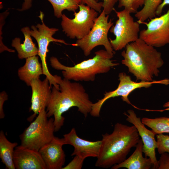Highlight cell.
Here are the masks:
<instances>
[{"label": "cell", "instance_id": "cell-5", "mask_svg": "<svg viewBox=\"0 0 169 169\" xmlns=\"http://www.w3.org/2000/svg\"><path fill=\"white\" fill-rule=\"evenodd\" d=\"M45 108L39 112L35 119L19 135L21 145L38 151L45 144L53 139L55 132L54 119H49Z\"/></svg>", "mask_w": 169, "mask_h": 169}, {"label": "cell", "instance_id": "cell-9", "mask_svg": "<svg viewBox=\"0 0 169 169\" xmlns=\"http://www.w3.org/2000/svg\"><path fill=\"white\" fill-rule=\"evenodd\" d=\"M44 16L43 13L40 11L38 17L41 20L42 24L38 23L36 26L32 25L31 26V35L35 39L38 43V55L41 60L43 74L48 79L51 87L52 85H53L57 89H59V85L56 75H52L50 73L48 68L46 61L47 53L49 51L48 48L49 43L52 42L65 45L69 44L66 43L63 39H56L53 37V35L59 30V29L54 28H49L46 25L43 21Z\"/></svg>", "mask_w": 169, "mask_h": 169}, {"label": "cell", "instance_id": "cell-15", "mask_svg": "<svg viewBox=\"0 0 169 169\" xmlns=\"http://www.w3.org/2000/svg\"><path fill=\"white\" fill-rule=\"evenodd\" d=\"M64 145L63 138L54 136L39 150L47 169H62L65 161V155L62 148Z\"/></svg>", "mask_w": 169, "mask_h": 169}, {"label": "cell", "instance_id": "cell-33", "mask_svg": "<svg viewBox=\"0 0 169 169\" xmlns=\"http://www.w3.org/2000/svg\"><path fill=\"white\" fill-rule=\"evenodd\" d=\"M163 107L164 108H169V101L164 103L163 105Z\"/></svg>", "mask_w": 169, "mask_h": 169}, {"label": "cell", "instance_id": "cell-30", "mask_svg": "<svg viewBox=\"0 0 169 169\" xmlns=\"http://www.w3.org/2000/svg\"><path fill=\"white\" fill-rule=\"evenodd\" d=\"M8 99V96L6 93L3 91L0 93V119H2L5 117V114L3 110V105L4 102Z\"/></svg>", "mask_w": 169, "mask_h": 169}, {"label": "cell", "instance_id": "cell-32", "mask_svg": "<svg viewBox=\"0 0 169 169\" xmlns=\"http://www.w3.org/2000/svg\"><path fill=\"white\" fill-rule=\"evenodd\" d=\"M33 0H24L22 7L17 10L20 11H22L30 9L32 6V3Z\"/></svg>", "mask_w": 169, "mask_h": 169}, {"label": "cell", "instance_id": "cell-10", "mask_svg": "<svg viewBox=\"0 0 169 169\" xmlns=\"http://www.w3.org/2000/svg\"><path fill=\"white\" fill-rule=\"evenodd\" d=\"M144 24L146 29L140 31L139 38L154 47H163L169 44V8L166 12L159 17L151 18Z\"/></svg>", "mask_w": 169, "mask_h": 169}, {"label": "cell", "instance_id": "cell-14", "mask_svg": "<svg viewBox=\"0 0 169 169\" xmlns=\"http://www.w3.org/2000/svg\"><path fill=\"white\" fill-rule=\"evenodd\" d=\"M30 86L32 95L29 111L33 113L27 119L30 122L33 121L42 109L46 107L51 93V87L46 77L43 81L39 78L32 80Z\"/></svg>", "mask_w": 169, "mask_h": 169}, {"label": "cell", "instance_id": "cell-31", "mask_svg": "<svg viewBox=\"0 0 169 169\" xmlns=\"http://www.w3.org/2000/svg\"><path fill=\"white\" fill-rule=\"evenodd\" d=\"M168 5H169V0H163L162 3L157 8L155 13L156 15L158 16H160L164 7Z\"/></svg>", "mask_w": 169, "mask_h": 169}, {"label": "cell", "instance_id": "cell-29", "mask_svg": "<svg viewBox=\"0 0 169 169\" xmlns=\"http://www.w3.org/2000/svg\"><path fill=\"white\" fill-rule=\"evenodd\" d=\"M158 163V169H169V154L166 152L161 154Z\"/></svg>", "mask_w": 169, "mask_h": 169}, {"label": "cell", "instance_id": "cell-6", "mask_svg": "<svg viewBox=\"0 0 169 169\" xmlns=\"http://www.w3.org/2000/svg\"><path fill=\"white\" fill-rule=\"evenodd\" d=\"M109 18V15L102 10L89 33L71 45L79 47L85 56L89 55L93 49L99 45L103 46L106 51L114 54L115 52L108 37V32L114 23L111 19L108 20Z\"/></svg>", "mask_w": 169, "mask_h": 169}, {"label": "cell", "instance_id": "cell-17", "mask_svg": "<svg viewBox=\"0 0 169 169\" xmlns=\"http://www.w3.org/2000/svg\"><path fill=\"white\" fill-rule=\"evenodd\" d=\"M143 143L140 139L132 155L120 163L113 166L111 169L125 168L128 169H150L153 164L149 158L143 157L142 155Z\"/></svg>", "mask_w": 169, "mask_h": 169}, {"label": "cell", "instance_id": "cell-27", "mask_svg": "<svg viewBox=\"0 0 169 169\" xmlns=\"http://www.w3.org/2000/svg\"><path fill=\"white\" fill-rule=\"evenodd\" d=\"M98 2L100 0H95ZM103 2L102 10L106 15H109L113 10L114 7L118 0H102Z\"/></svg>", "mask_w": 169, "mask_h": 169}, {"label": "cell", "instance_id": "cell-16", "mask_svg": "<svg viewBox=\"0 0 169 169\" xmlns=\"http://www.w3.org/2000/svg\"><path fill=\"white\" fill-rule=\"evenodd\" d=\"M13 161L17 169H47L38 151L20 145L14 149Z\"/></svg>", "mask_w": 169, "mask_h": 169}, {"label": "cell", "instance_id": "cell-3", "mask_svg": "<svg viewBox=\"0 0 169 169\" xmlns=\"http://www.w3.org/2000/svg\"><path fill=\"white\" fill-rule=\"evenodd\" d=\"M121 63L126 66L136 80L150 82L158 76L159 69L163 65L161 53L154 47L139 38L128 44L121 53Z\"/></svg>", "mask_w": 169, "mask_h": 169}, {"label": "cell", "instance_id": "cell-2", "mask_svg": "<svg viewBox=\"0 0 169 169\" xmlns=\"http://www.w3.org/2000/svg\"><path fill=\"white\" fill-rule=\"evenodd\" d=\"M139 136L134 125L116 123L111 133L102 135L100 151L95 166L108 168L125 161L131 149L136 147Z\"/></svg>", "mask_w": 169, "mask_h": 169}, {"label": "cell", "instance_id": "cell-1", "mask_svg": "<svg viewBox=\"0 0 169 169\" xmlns=\"http://www.w3.org/2000/svg\"><path fill=\"white\" fill-rule=\"evenodd\" d=\"M57 78L59 89L53 86L46 107L48 117H54L55 132L59 131L64 125L65 118L62 115L64 113L76 107L86 118L90 113L93 103L82 84L64 78L62 79L57 75Z\"/></svg>", "mask_w": 169, "mask_h": 169}, {"label": "cell", "instance_id": "cell-4", "mask_svg": "<svg viewBox=\"0 0 169 169\" xmlns=\"http://www.w3.org/2000/svg\"><path fill=\"white\" fill-rule=\"evenodd\" d=\"M95 56L91 59L84 60L74 66H65L55 57L50 58V65L58 70H62L64 78L76 82L93 81L98 74L108 72L113 67L119 65L114 63L112 59L114 54L105 50L100 49L95 52Z\"/></svg>", "mask_w": 169, "mask_h": 169}, {"label": "cell", "instance_id": "cell-13", "mask_svg": "<svg viewBox=\"0 0 169 169\" xmlns=\"http://www.w3.org/2000/svg\"><path fill=\"white\" fill-rule=\"evenodd\" d=\"M65 145L69 144L74 147L71 156H77L85 159L88 157L97 158L100 151L101 141H92L82 139L77 135L75 129L63 135Z\"/></svg>", "mask_w": 169, "mask_h": 169}, {"label": "cell", "instance_id": "cell-19", "mask_svg": "<svg viewBox=\"0 0 169 169\" xmlns=\"http://www.w3.org/2000/svg\"><path fill=\"white\" fill-rule=\"evenodd\" d=\"M43 74L42 64L38 60V57L35 55L26 59L24 65L18 70L19 79L26 84L30 86L32 81L39 79Z\"/></svg>", "mask_w": 169, "mask_h": 169}, {"label": "cell", "instance_id": "cell-21", "mask_svg": "<svg viewBox=\"0 0 169 169\" xmlns=\"http://www.w3.org/2000/svg\"><path fill=\"white\" fill-rule=\"evenodd\" d=\"M162 0H145L142 8L135 15L140 24L147 19L153 18L155 16L156 11L162 3Z\"/></svg>", "mask_w": 169, "mask_h": 169}, {"label": "cell", "instance_id": "cell-20", "mask_svg": "<svg viewBox=\"0 0 169 169\" xmlns=\"http://www.w3.org/2000/svg\"><path fill=\"white\" fill-rule=\"evenodd\" d=\"M18 145L17 142H12L8 140L4 132H0V158L7 169H15L13 161L14 149Z\"/></svg>", "mask_w": 169, "mask_h": 169}, {"label": "cell", "instance_id": "cell-24", "mask_svg": "<svg viewBox=\"0 0 169 169\" xmlns=\"http://www.w3.org/2000/svg\"><path fill=\"white\" fill-rule=\"evenodd\" d=\"M145 0H118V7H124L131 13H136L140 7L143 6Z\"/></svg>", "mask_w": 169, "mask_h": 169}, {"label": "cell", "instance_id": "cell-23", "mask_svg": "<svg viewBox=\"0 0 169 169\" xmlns=\"http://www.w3.org/2000/svg\"><path fill=\"white\" fill-rule=\"evenodd\" d=\"M53 8L54 14L56 17L61 18L64 10L74 12L79 8L81 3L79 0H47Z\"/></svg>", "mask_w": 169, "mask_h": 169}, {"label": "cell", "instance_id": "cell-26", "mask_svg": "<svg viewBox=\"0 0 169 169\" xmlns=\"http://www.w3.org/2000/svg\"><path fill=\"white\" fill-rule=\"evenodd\" d=\"M84 159L74 156L72 160L62 169H80L83 166Z\"/></svg>", "mask_w": 169, "mask_h": 169}, {"label": "cell", "instance_id": "cell-8", "mask_svg": "<svg viewBox=\"0 0 169 169\" xmlns=\"http://www.w3.org/2000/svg\"><path fill=\"white\" fill-rule=\"evenodd\" d=\"M79 8L78 12H74V18H70L64 14L61 18L62 31L71 39H81L87 35L98 17L97 12L88 5L81 3Z\"/></svg>", "mask_w": 169, "mask_h": 169}, {"label": "cell", "instance_id": "cell-11", "mask_svg": "<svg viewBox=\"0 0 169 169\" xmlns=\"http://www.w3.org/2000/svg\"><path fill=\"white\" fill-rule=\"evenodd\" d=\"M118 77L120 82L117 88L114 90L106 92L103 98L94 103L93 108L96 111H100L103 104L109 99L118 96H120L123 101L132 105L128 98V96L137 89L149 88L155 84L169 85V79L150 82L140 81L138 82L132 80L131 77L125 72L120 73Z\"/></svg>", "mask_w": 169, "mask_h": 169}, {"label": "cell", "instance_id": "cell-18", "mask_svg": "<svg viewBox=\"0 0 169 169\" xmlns=\"http://www.w3.org/2000/svg\"><path fill=\"white\" fill-rule=\"evenodd\" d=\"M21 31L24 37L23 43H21L20 38H16L11 44L12 46L17 51L18 58L22 59L38 55V48L32 41L30 28L28 27H24L21 28Z\"/></svg>", "mask_w": 169, "mask_h": 169}, {"label": "cell", "instance_id": "cell-25", "mask_svg": "<svg viewBox=\"0 0 169 169\" xmlns=\"http://www.w3.org/2000/svg\"><path fill=\"white\" fill-rule=\"evenodd\" d=\"M157 149L159 154L169 153V136L163 134L156 135Z\"/></svg>", "mask_w": 169, "mask_h": 169}, {"label": "cell", "instance_id": "cell-7", "mask_svg": "<svg viewBox=\"0 0 169 169\" xmlns=\"http://www.w3.org/2000/svg\"><path fill=\"white\" fill-rule=\"evenodd\" d=\"M113 10L118 19L110 31L115 38L113 39L109 38V39L113 50L116 51L125 48L128 44L139 38L140 24L134 21L131 13L125 9L118 11L114 8Z\"/></svg>", "mask_w": 169, "mask_h": 169}, {"label": "cell", "instance_id": "cell-22", "mask_svg": "<svg viewBox=\"0 0 169 169\" xmlns=\"http://www.w3.org/2000/svg\"><path fill=\"white\" fill-rule=\"evenodd\" d=\"M141 120L145 125L150 128L156 135L169 133V117L155 118L143 117Z\"/></svg>", "mask_w": 169, "mask_h": 169}, {"label": "cell", "instance_id": "cell-28", "mask_svg": "<svg viewBox=\"0 0 169 169\" xmlns=\"http://www.w3.org/2000/svg\"><path fill=\"white\" fill-rule=\"evenodd\" d=\"M81 3L86 4L99 13L101 12L103 8V3L102 2H97L95 0H79Z\"/></svg>", "mask_w": 169, "mask_h": 169}, {"label": "cell", "instance_id": "cell-12", "mask_svg": "<svg viewBox=\"0 0 169 169\" xmlns=\"http://www.w3.org/2000/svg\"><path fill=\"white\" fill-rule=\"evenodd\" d=\"M124 114L126 117V120L134 125L137 129L143 143V152L146 157H148L153 164V169H158V160L156 157V149L157 148V141L155 136L156 135L152 130L146 128L141 118L137 116L134 110H129Z\"/></svg>", "mask_w": 169, "mask_h": 169}]
</instances>
